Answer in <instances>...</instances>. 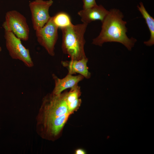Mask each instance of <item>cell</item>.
I'll use <instances>...</instances> for the list:
<instances>
[{"instance_id":"4fadbf2b","label":"cell","mask_w":154,"mask_h":154,"mask_svg":"<svg viewBox=\"0 0 154 154\" xmlns=\"http://www.w3.org/2000/svg\"><path fill=\"white\" fill-rule=\"evenodd\" d=\"M70 88V90L67 92L66 95L67 106L78 103L81 101L79 98L81 95L80 86L77 85Z\"/></svg>"},{"instance_id":"9a60e30c","label":"cell","mask_w":154,"mask_h":154,"mask_svg":"<svg viewBox=\"0 0 154 154\" xmlns=\"http://www.w3.org/2000/svg\"><path fill=\"white\" fill-rule=\"evenodd\" d=\"M76 154H85L86 152L83 149H78L76 150L75 151Z\"/></svg>"},{"instance_id":"7c38bea8","label":"cell","mask_w":154,"mask_h":154,"mask_svg":"<svg viewBox=\"0 0 154 154\" xmlns=\"http://www.w3.org/2000/svg\"><path fill=\"white\" fill-rule=\"evenodd\" d=\"M52 17L54 23L58 28L61 29L72 24L69 15L64 12H59Z\"/></svg>"},{"instance_id":"30bf717a","label":"cell","mask_w":154,"mask_h":154,"mask_svg":"<svg viewBox=\"0 0 154 154\" xmlns=\"http://www.w3.org/2000/svg\"><path fill=\"white\" fill-rule=\"evenodd\" d=\"M88 60L86 57L79 60L71 59L70 60L63 61L61 63L68 70V74L73 75L78 73L84 78L89 79L90 78L91 74L87 66Z\"/></svg>"},{"instance_id":"8992f818","label":"cell","mask_w":154,"mask_h":154,"mask_svg":"<svg viewBox=\"0 0 154 154\" xmlns=\"http://www.w3.org/2000/svg\"><path fill=\"white\" fill-rule=\"evenodd\" d=\"M58 28L51 17L44 26L35 31L38 43L52 56L55 55V46L58 38Z\"/></svg>"},{"instance_id":"52a82bcc","label":"cell","mask_w":154,"mask_h":154,"mask_svg":"<svg viewBox=\"0 0 154 154\" xmlns=\"http://www.w3.org/2000/svg\"><path fill=\"white\" fill-rule=\"evenodd\" d=\"M53 3L52 0H35L30 3L33 27L35 31L44 26L50 18L49 10Z\"/></svg>"},{"instance_id":"5bb4252c","label":"cell","mask_w":154,"mask_h":154,"mask_svg":"<svg viewBox=\"0 0 154 154\" xmlns=\"http://www.w3.org/2000/svg\"><path fill=\"white\" fill-rule=\"evenodd\" d=\"M83 9H85L97 5L95 0H82Z\"/></svg>"},{"instance_id":"ba28073f","label":"cell","mask_w":154,"mask_h":154,"mask_svg":"<svg viewBox=\"0 0 154 154\" xmlns=\"http://www.w3.org/2000/svg\"><path fill=\"white\" fill-rule=\"evenodd\" d=\"M109 12L102 5H97L79 11L78 14L82 23L88 24L91 22L100 20L102 22Z\"/></svg>"},{"instance_id":"7a4b0ae2","label":"cell","mask_w":154,"mask_h":154,"mask_svg":"<svg viewBox=\"0 0 154 154\" xmlns=\"http://www.w3.org/2000/svg\"><path fill=\"white\" fill-rule=\"evenodd\" d=\"M123 17L119 10L115 8L110 10L102 22V29L100 34L93 39L92 44L102 46L105 42H118L131 50L137 40L134 38H129L127 36V22L123 20Z\"/></svg>"},{"instance_id":"8fae6325","label":"cell","mask_w":154,"mask_h":154,"mask_svg":"<svg viewBox=\"0 0 154 154\" xmlns=\"http://www.w3.org/2000/svg\"><path fill=\"white\" fill-rule=\"evenodd\" d=\"M137 7L145 19L150 32V39L144 42V43L147 46H152L154 44V19L149 14L142 2H140L139 5H137Z\"/></svg>"},{"instance_id":"3957f363","label":"cell","mask_w":154,"mask_h":154,"mask_svg":"<svg viewBox=\"0 0 154 154\" xmlns=\"http://www.w3.org/2000/svg\"><path fill=\"white\" fill-rule=\"evenodd\" d=\"M88 24L82 23L72 24L61 29L62 33L61 48L64 54L71 60H79L86 57L84 46V35Z\"/></svg>"},{"instance_id":"277c9868","label":"cell","mask_w":154,"mask_h":154,"mask_svg":"<svg viewBox=\"0 0 154 154\" xmlns=\"http://www.w3.org/2000/svg\"><path fill=\"white\" fill-rule=\"evenodd\" d=\"M3 27L5 31L12 32L21 40L26 41L29 38L30 29L26 19L16 10L10 11L6 13Z\"/></svg>"},{"instance_id":"9c48e42d","label":"cell","mask_w":154,"mask_h":154,"mask_svg":"<svg viewBox=\"0 0 154 154\" xmlns=\"http://www.w3.org/2000/svg\"><path fill=\"white\" fill-rule=\"evenodd\" d=\"M52 76L54 80L55 86L52 92L56 95L61 94L67 89L71 88L78 85V83L84 78L80 74L73 76L68 74L65 77L61 79L54 74H52Z\"/></svg>"},{"instance_id":"6da1fadb","label":"cell","mask_w":154,"mask_h":154,"mask_svg":"<svg viewBox=\"0 0 154 154\" xmlns=\"http://www.w3.org/2000/svg\"><path fill=\"white\" fill-rule=\"evenodd\" d=\"M67 92L58 95L51 92L43 98L36 118V130L42 138L54 141L61 135L70 115L66 101Z\"/></svg>"},{"instance_id":"5b68a950","label":"cell","mask_w":154,"mask_h":154,"mask_svg":"<svg viewBox=\"0 0 154 154\" xmlns=\"http://www.w3.org/2000/svg\"><path fill=\"white\" fill-rule=\"evenodd\" d=\"M4 37L6 47L11 57L22 61L28 67L33 66L34 63L29 50L23 45L21 40L12 32L9 31H5Z\"/></svg>"},{"instance_id":"2e32d148","label":"cell","mask_w":154,"mask_h":154,"mask_svg":"<svg viewBox=\"0 0 154 154\" xmlns=\"http://www.w3.org/2000/svg\"><path fill=\"white\" fill-rule=\"evenodd\" d=\"M2 49L1 47L0 46V52L1 51Z\"/></svg>"}]
</instances>
